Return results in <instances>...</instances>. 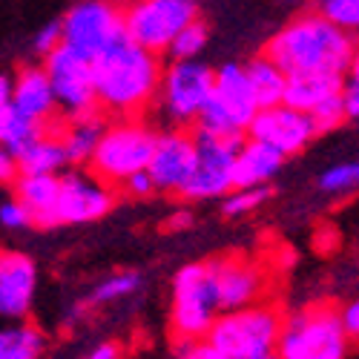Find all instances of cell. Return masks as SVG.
<instances>
[{"label":"cell","instance_id":"1","mask_svg":"<svg viewBox=\"0 0 359 359\" xmlns=\"http://www.w3.org/2000/svg\"><path fill=\"white\" fill-rule=\"evenodd\" d=\"M264 55L285 72H331L348 75L356 67V38L337 29L316 12L293 18L271 38Z\"/></svg>","mask_w":359,"mask_h":359},{"label":"cell","instance_id":"2","mask_svg":"<svg viewBox=\"0 0 359 359\" xmlns=\"http://www.w3.org/2000/svg\"><path fill=\"white\" fill-rule=\"evenodd\" d=\"M98 109L121 118H135L149 109L158 95L161 61L158 55L121 38L93 61Z\"/></svg>","mask_w":359,"mask_h":359},{"label":"cell","instance_id":"3","mask_svg":"<svg viewBox=\"0 0 359 359\" xmlns=\"http://www.w3.org/2000/svg\"><path fill=\"white\" fill-rule=\"evenodd\" d=\"M282 313L273 305H248L224 311L210 325L204 342H210L224 359H267L276 353Z\"/></svg>","mask_w":359,"mask_h":359},{"label":"cell","instance_id":"4","mask_svg":"<svg viewBox=\"0 0 359 359\" xmlns=\"http://www.w3.org/2000/svg\"><path fill=\"white\" fill-rule=\"evenodd\" d=\"M351 339L342 331L339 308L311 305L282 322L276 356L279 359H348Z\"/></svg>","mask_w":359,"mask_h":359},{"label":"cell","instance_id":"5","mask_svg":"<svg viewBox=\"0 0 359 359\" xmlns=\"http://www.w3.org/2000/svg\"><path fill=\"white\" fill-rule=\"evenodd\" d=\"M156 135L158 133L138 118H124L112 127H104L89 158V172H95L109 187H121L133 172L147 170Z\"/></svg>","mask_w":359,"mask_h":359},{"label":"cell","instance_id":"6","mask_svg":"<svg viewBox=\"0 0 359 359\" xmlns=\"http://www.w3.org/2000/svg\"><path fill=\"white\" fill-rule=\"evenodd\" d=\"M256 101L245 78L242 64H224L213 72L210 98L204 101L196 124L201 133H213L224 138H242L250 118L256 115Z\"/></svg>","mask_w":359,"mask_h":359},{"label":"cell","instance_id":"7","mask_svg":"<svg viewBox=\"0 0 359 359\" xmlns=\"http://www.w3.org/2000/svg\"><path fill=\"white\" fill-rule=\"evenodd\" d=\"M219 299L210 276V264L193 262L184 264L172 279V331L182 339H204L219 316Z\"/></svg>","mask_w":359,"mask_h":359},{"label":"cell","instance_id":"8","mask_svg":"<svg viewBox=\"0 0 359 359\" xmlns=\"http://www.w3.org/2000/svg\"><path fill=\"white\" fill-rule=\"evenodd\" d=\"M121 15L127 41L153 55H167L172 38L198 18V6L196 0H133Z\"/></svg>","mask_w":359,"mask_h":359},{"label":"cell","instance_id":"9","mask_svg":"<svg viewBox=\"0 0 359 359\" xmlns=\"http://www.w3.org/2000/svg\"><path fill=\"white\" fill-rule=\"evenodd\" d=\"M124 38V15L112 0H78L61 18V46L95 61Z\"/></svg>","mask_w":359,"mask_h":359},{"label":"cell","instance_id":"10","mask_svg":"<svg viewBox=\"0 0 359 359\" xmlns=\"http://www.w3.org/2000/svg\"><path fill=\"white\" fill-rule=\"evenodd\" d=\"M213 89V69L204 67L201 61H172V67L161 69L158 95L164 115L175 127L193 124L204 101L210 98Z\"/></svg>","mask_w":359,"mask_h":359},{"label":"cell","instance_id":"11","mask_svg":"<svg viewBox=\"0 0 359 359\" xmlns=\"http://www.w3.org/2000/svg\"><path fill=\"white\" fill-rule=\"evenodd\" d=\"M43 72L49 78L52 95L57 109L69 118L98 112L95 101V81H93V61L67 46H57L43 57Z\"/></svg>","mask_w":359,"mask_h":359},{"label":"cell","instance_id":"12","mask_svg":"<svg viewBox=\"0 0 359 359\" xmlns=\"http://www.w3.org/2000/svg\"><path fill=\"white\" fill-rule=\"evenodd\" d=\"M196 141V167L182 190L184 198L204 201V198H219L233 190V158L242 138H224L213 133H193Z\"/></svg>","mask_w":359,"mask_h":359},{"label":"cell","instance_id":"13","mask_svg":"<svg viewBox=\"0 0 359 359\" xmlns=\"http://www.w3.org/2000/svg\"><path fill=\"white\" fill-rule=\"evenodd\" d=\"M115 207V193L95 172H67L57 175V224H86L104 219Z\"/></svg>","mask_w":359,"mask_h":359},{"label":"cell","instance_id":"14","mask_svg":"<svg viewBox=\"0 0 359 359\" xmlns=\"http://www.w3.org/2000/svg\"><path fill=\"white\" fill-rule=\"evenodd\" d=\"M248 138L262 141L267 147H273L279 156H296L316 138L313 124L305 112H299L287 104H273V107H262L248 124Z\"/></svg>","mask_w":359,"mask_h":359},{"label":"cell","instance_id":"15","mask_svg":"<svg viewBox=\"0 0 359 359\" xmlns=\"http://www.w3.org/2000/svg\"><path fill=\"white\" fill-rule=\"evenodd\" d=\"M193 167H196V141L187 130H164L156 135L153 156H149L147 164L156 193L182 196Z\"/></svg>","mask_w":359,"mask_h":359},{"label":"cell","instance_id":"16","mask_svg":"<svg viewBox=\"0 0 359 359\" xmlns=\"http://www.w3.org/2000/svg\"><path fill=\"white\" fill-rule=\"evenodd\" d=\"M210 264V276L219 299V311H238L256 305L264 290V273L259 267L242 256H222L207 262Z\"/></svg>","mask_w":359,"mask_h":359},{"label":"cell","instance_id":"17","mask_svg":"<svg viewBox=\"0 0 359 359\" xmlns=\"http://www.w3.org/2000/svg\"><path fill=\"white\" fill-rule=\"evenodd\" d=\"M38 287V267L20 250L0 248V316L23 319L32 308Z\"/></svg>","mask_w":359,"mask_h":359},{"label":"cell","instance_id":"18","mask_svg":"<svg viewBox=\"0 0 359 359\" xmlns=\"http://www.w3.org/2000/svg\"><path fill=\"white\" fill-rule=\"evenodd\" d=\"M12 109H18L20 115L32 118V121L43 127L55 118L57 104L43 67H23L12 78Z\"/></svg>","mask_w":359,"mask_h":359},{"label":"cell","instance_id":"19","mask_svg":"<svg viewBox=\"0 0 359 359\" xmlns=\"http://www.w3.org/2000/svg\"><path fill=\"white\" fill-rule=\"evenodd\" d=\"M285 156H279L273 147H267L253 138H242L233 158V187H259L267 184L282 170Z\"/></svg>","mask_w":359,"mask_h":359},{"label":"cell","instance_id":"20","mask_svg":"<svg viewBox=\"0 0 359 359\" xmlns=\"http://www.w3.org/2000/svg\"><path fill=\"white\" fill-rule=\"evenodd\" d=\"M15 198L26 207L29 222L35 227H57V175H23L15 178Z\"/></svg>","mask_w":359,"mask_h":359},{"label":"cell","instance_id":"21","mask_svg":"<svg viewBox=\"0 0 359 359\" xmlns=\"http://www.w3.org/2000/svg\"><path fill=\"white\" fill-rule=\"evenodd\" d=\"M342 78L345 75H331V72H296V75H287L282 104L311 115L319 104L339 95Z\"/></svg>","mask_w":359,"mask_h":359},{"label":"cell","instance_id":"22","mask_svg":"<svg viewBox=\"0 0 359 359\" xmlns=\"http://www.w3.org/2000/svg\"><path fill=\"white\" fill-rule=\"evenodd\" d=\"M104 118L98 112H89V115H75L64 124V130L57 133V141L64 147V156L67 164H89L93 158V149L104 133Z\"/></svg>","mask_w":359,"mask_h":359},{"label":"cell","instance_id":"23","mask_svg":"<svg viewBox=\"0 0 359 359\" xmlns=\"http://www.w3.org/2000/svg\"><path fill=\"white\" fill-rule=\"evenodd\" d=\"M18 172L23 175H57L67 167L64 147L57 141V133H43L35 141H29L15 156Z\"/></svg>","mask_w":359,"mask_h":359},{"label":"cell","instance_id":"24","mask_svg":"<svg viewBox=\"0 0 359 359\" xmlns=\"http://www.w3.org/2000/svg\"><path fill=\"white\" fill-rule=\"evenodd\" d=\"M245 78H248V86H250L253 101H256L259 109L282 104L287 75L267 55H259V57H253L250 64H245Z\"/></svg>","mask_w":359,"mask_h":359},{"label":"cell","instance_id":"25","mask_svg":"<svg viewBox=\"0 0 359 359\" xmlns=\"http://www.w3.org/2000/svg\"><path fill=\"white\" fill-rule=\"evenodd\" d=\"M46 337L35 325H12L0 331V359H41Z\"/></svg>","mask_w":359,"mask_h":359},{"label":"cell","instance_id":"26","mask_svg":"<svg viewBox=\"0 0 359 359\" xmlns=\"http://www.w3.org/2000/svg\"><path fill=\"white\" fill-rule=\"evenodd\" d=\"M43 133H46L43 124H38V121H32V118L20 115L12 107L4 115H0V147H4L6 153H12V156H18L29 141H35Z\"/></svg>","mask_w":359,"mask_h":359},{"label":"cell","instance_id":"27","mask_svg":"<svg viewBox=\"0 0 359 359\" xmlns=\"http://www.w3.org/2000/svg\"><path fill=\"white\" fill-rule=\"evenodd\" d=\"M207 46V26L196 18L193 23H187L182 32L172 38V43L167 46V55L172 61H198V55Z\"/></svg>","mask_w":359,"mask_h":359},{"label":"cell","instance_id":"28","mask_svg":"<svg viewBox=\"0 0 359 359\" xmlns=\"http://www.w3.org/2000/svg\"><path fill=\"white\" fill-rule=\"evenodd\" d=\"M271 196H273V190L267 184H259V187H233L230 193H224L222 210H224V216H250Z\"/></svg>","mask_w":359,"mask_h":359},{"label":"cell","instance_id":"29","mask_svg":"<svg viewBox=\"0 0 359 359\" xmlns=\"http://www.w3.org/2000/svg\"><path fill=\"white\" fill-rule=\"evenodd\" d=\"M356 184H359V164L356 161L334 164L319 175V190L327 196H348L356 190Z\"/></svg>","mask_w":359,"mask_h":359},{"label":"cell","instance_id":"30","mask_svg":"<svg viewBox=\"0 0 359 359\" xmlns=\"http://www.w3.org/2000/svg\"><path fill=\"white\" fill-rule=\"evenodd\" d=\"M313 12L319 18H325L327 23H334L337 29H345L351 35L359 26V0H316Z\"/></svg>","mask_w":359,"mask_h":359},{"label":"cell","instance_id":"31","mask_svg":"<svg viewBox=\"0 0 359 359\" xmlns=\"http://www.w3.org/2000/svg\"><path fill=\"white\" fill-rule=\"evenodd\" d=\"M141 287V276L135 271H124V273H115L109 276L107 282H101L93 293V302L104 305V302H118V299H124L130 293H135Z\"/></svg>","mask_w":359,"mask_h":359},{"label":"cell","instance_id":"32","mask_svg":"<svg viewBox=\"0 0 359 359\" xmlns=\"http://www.w3.org/2000/svg\"><path fill=\"white\" fill-rule=\"evenodd\" d=\"M308 118H311V124H313V133H316V135H325V133L339 130V127L345 124V109H342L339 95H334V98H327L325 104H319Z\"/></svg>","mask_w":359,"mask_h":359},{"label":"cell","instance_id":"33","mask_svg":"<svg viewBox=\"0 0 359 359\" xmlns=\"http://www.w3.org/2000/svg\"><path fill=\"white\" fill-rule=\"evenodd\" d=\"M339 101L345 109V121H356V115H359V67H353L348 72V78H342Z\"/></svg>","mask_w":359,"mask_h":359},{"label":"cell","instance_id":"34","mask_svg":"<svg viewBox=\"0 0 359 359\" xmlns=\"http://www.w3.org/2000/svg\"><path fill=\"white\" fill-rule=\"evenodd\" d=\"M57 46H61V20H52V23H46L41 32L35 35V41H32V49H35V55H41V57H46L49 52H55Z\"/></svg>","mask_w":359,"mask_h":359},{"label":"cell","instance_id":"35","mask_svg":"<svg viewBox=\"0 0 359 359\" xmlns=\"http://www.w3.org/2000/svg\"><path fill=\"white\" fill-rule=\"evenodd\" d=\"M0 224L9 227V230H20V227H29L32 222H29V213H26V207L12 198L6 204H0Z\"/></svg>","mask_w":359,"mask_h":359},{"label":"cell","instance_id":"36","mask_svg":"<svg viewBox=\"0 0 359 359\" xmlns=\"http://www.w3.org/2000/svg\"><path fill=\"white\" fill-rule=\"evenodd\" d=\"M121 190H124L127 196H133V198H147V196L156 193V184H153V178H149L147 170H138V172H133L127 182L121 184Z\"/></svg>","mask_w":359,"mask_h":359},{"label":"cell","instance_id":"37","mask_svg":"<svg viewBox=\"0 0 359 359\" xmlns=\"http://www.w3.org/2000/svg\"><path fill=\"white\" fill-rule=\"evenodd\" d=\"M182 345H184L182 359H224L210 342H204V339H184Z\"/></svg>","mask_w":359,"mask_h":359},{"label":"cell","instance_id":"38","mask_svg":"<svg viewBox=\"0 0 359 359\" xmlns=\"http://www.w3.org/2000/svg\"><path fill=\"white\" fill-rule=\"evenodd\" d=\"M339 322H342L345 337L353 342L356 334H359V305L356 302H348L345 308H339Z\"/></svg>","mask_w":359,"mask_h":359},{"label":"cell","instance_id":"39","mask_svg":"<svg viewBox=\"0 0 359 359\" xmlns=\"http://www.w3.org/2000/svg\"><path fill=\"white\" fill-rule=\"evenodd\" d=\"M15 178H18V161L12 153L0 147V184H12Z\"/></svg>","mask_w":359,"mask_h":359},{"label":"cell","instance_id":"40","mask_svg":"<svg viewBox=\"0 0 359 359\" xmlns=\"http://www.w3.org/2000/svg\"><path fill=\"white\" fill-rule=\"evenodd\" d=\"M83 359H121V351H118L115 342H104V345H98L93 353H86Z\"/></svg>","mask_w":359,"mask_h":359},{"label":"cell","instance_id":"41","mask_svg":"<svg viewBox=\"0 0 359 359\" xmlns=\"http://www.w3.org/2000/svg\"><path fill=\"white\" fill-rule=\"evenodd\" d=\"M12 107V78L0 75V115Z\"/></svg>","mask_w":359,"mask_h":359},{"label":"cell","instance_id":"42","mask_svg":"<svg viewBox=\"0 0 359 359\" xmlns=\"http://www.w3.org/2000/svg\"><path fill=\"white\" fill-rule=\"evenodd\" d=\"M267 359H279V356H276V353H273V356H267Z\"/></svg>","mask_w":359,"mask_h":359}]
</instances>
